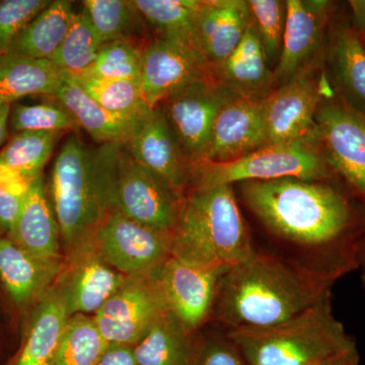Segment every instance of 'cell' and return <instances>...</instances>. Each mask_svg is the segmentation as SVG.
I'll return each mask as SVG.
<instances>
[{
    "mask_svg": "<svg viewBox=\"0 0 365 365\" xmlns=\"http://www.w3.org/2000/svg\"><path fill=\"white\" fill-rule=\"evenodd\" d=\"M245 204L283 256L336 282L360 266L365 218L331 181L287 177L240 184Z\"/></svg>",
    "mask_w": 365,
    "mask_h": 365,
    "instance_id": "cell-1",
    "label": "cell"
},
{
    "mask_svg": "<svg viewBox=\"0 0 365 365\" xmlns=\"http://www.w3.org/2000/svg\"><path fill=\"white\" fill-rule=\"evenodd\" d=\"M334 283L294 259L256 250L223 275L211 319L225 332L269 328L314 306Z\"/></svg>",
    "mask_w": 365,
    "mask_h": 365,
    "instance_id": "cell-2",
    "label": "cell"
},
{
    "mask_svg": "<svg viewBox=\"0 0 365 365\" xmlns=\"http://www.w3.org/2000/svg\"><path fill=\"white\" fill-rule=\"evenodd\" d=\"M122 146L116 143L88 145L73 134L57 153L46 187L67 254L91 242L116 210Z\"/></svg>",
    "mask_w": 365,
    "mask_h": 365,
    "instance_id": "cell-3",
    "label": "cell"
},
{
    "mask_svg": "<svg viewBox=\"0 0 365 365\" xmlns=\"http://www.w3.org/2000/svg\"><path fill=\"white\" fill-rule=\"evenodd\" d=\"M256 251L232 185L191 187L182 197L172 232V255L228 271Z\"/></svg>",
    "mask_w": 365,
    "mask_h": 365,
    "instance_id": "cell-4",
    "label": "cell"
},
{
    "mask_svg": "<svg viewBox=\"0 0 365 365\" xmlns=\"http://www.w3.org/2000/svg\"><path fill=\"white\" fill-rule=\"evenodd\" d=\"M332 294L294 318L256 330L230 331L228 338L250 365H309L357 348L334 316Z\"/></svg>",
    "mask_w": 365,
    "mask_h": 365,
    "instance_id": "cell-5",
    "label": "cell"
},
{
    "mask_svg": "<svg viewBox=\"0 0 365 365\" xmlns=\"http://www.w3.org/2000/svg\"><path fill=\"white\" fill-rule=\"evenodd\" d=\"M287 177L332 181L337 176L327 162L319 139L297 140L267 144L232 162L197 163L192 165L190 188Z\"/></svg>",
    "mask_w": 365,
    "mask_h": 365,
    "instance_id": "cell-6",
    "label": "cell"
},
{
    "mask_svg": "<svg viewBox=\"0 0 365 365\" xmlns=\"http://www.w3.org/2000/svg\"><path fill=\"white\" fill-rule=\"evenodd\" d=\"M322 61L297 72L278 86L263 102L266 145L297 140H318L316 115L322 101L334 93Z\"/></svg>",
    "mask_w": 365,
    "mask_h": 365,
    "instance_id": "cell-7",
    "label": "cell"
},
{
    "mask_svg": "<svg viewBox=\"0 0 365 365\" xmlns=\"http://www.w3.org/2000/svg\"><path fill=\"white\" fill-rule=\"evenodd\" d=\"M232 98L209 72L157 106L192 165L204 160L216 118Z\"/></svg>",
    "mask_w": 365,
    "mask_h": 365,
    "instance_id": "cell-8",
    "label": "cell"
},
{
    "mask_svg": "<svg viewBox=\"0 0 365 365\" xmlns=\"http://www.w3.org/2000/svg\"><path fill=\"white\" fill-rule=\"evenodd\" d=\"M91 242L111 267L126 276L158 272L172 256V234L146 227L117 209Z\"/></svg>",
    "mask_w": 365,
    "mask_h": 365,
    "instance_id": "cell-9",
    "label": "cell"
},
{
    "mask_svg": "<svg viewBox=\"0 0 365 365\" xmlns=\"http://www.w3.org/2000/svg\"><path fill=\"white\" fill-rule=\"evenodd\" d=\"M316 124L331 169L365 204V115L333 95L319 104Z\"/></svg>",
    "mask_w": 365,
    "mask_h": 365,
    "instance_id": "cell-10",
    "label": "cell"
},
{
    "mask_svg": "<svg viewBox=\"0 0 365 365\" xmlns=\"http://www.w3.org/2000/svg\"><path fill=\"white\" fill-rule=\"evenodd\" d=\"M160 271L129 276L123 287L95 314V323L109 344L135 345L169 311L158 278Z\"/></svg>",
    "mask_w": 365,
    "mask_h": 365,
    "instance_id": "cell-11",
    "label": "cell"
},
{
    "mask_svg": "<svg viewBox=\"0 0 365 365\" xmlns=\"http://www.w3.org/2000/svg\"><path fill=\"white\" fill-rule=\"evenodd\" d=\"M182 197L165 180L136 162L123 143L118 160L117 210L146 227L172 234Z\"/></svg>",
    "mask_w": 365,
    "mask_h": 365,
    "instance_id": "cell-12",
    "label": "cell"
},
{
    "mask_svg": "<svg viewBox=\"0 0 365 365\" xmlns=\"http://www.w3.org/2000/svg\"><path fill=\"white\" fill-rule=\"evenodd\" d=\"M227 271L202 267L170 256L158 273L170 313L190 333L211 319L223 275Z\"/></svg>",
    "mask_w": 365,
    "mask_h": 365,
    "instance_id": "cell-13",
    "label": "cell"
},
{
    "mask_svg": "<svg viewBox=\"0 0 365 365\" xmlns=\"http://www.w3.org/2000/svg\"><path fill=\"white\" fill-rule=\"evenodd\" d=\"M128 278L111 267L90 242L68 253L55 284L71 317L97 313Z\"/></svg>",
    "mask_w": 365,
    "mask_h": 365,
    "instance_id": "cell-14",
    "label": "cell"
},
{
    "mask_svg": "<svg viewBox=\"0 0 365 365\" xmlns=\"http://www.w3.org/2000/svg\"><path fill=\"white\" fill-rule=\"evenodd\" d=\"M332 7L333 2L325 0H287L282 51L274 68L277 86L324 60L326 29Z\"/></svg>",
    "mask_w": 365,
    "mask_h": 365,
    "instance_id": "cell-15",
    "label": "cell"
},
{
    "mask_svg": "<svg viewBox=\"0 0 365 365\" xmlns=\"http://www.w3.org/2000/svg\"><path fill=\"white\" fill-rule=\"evenodd\" d=\"M124 144L136 162L165 180L178 193L184 195L190 188L193 165L158 107L139 119Z\"/></svg>",
    "mask_w": 365,
    "mask_h": 365,
    "instance_id": "cell-16",
    "label": "cell"
},
{
    "mask_svg": "<svg viewBox=\"0 0 365 365\" xmlns=\"http://www.w3.org/2000/svg\"><path fill=\"white\" fill-rule=\"evenodd\" d=\"M208 73V64L191 46L157 38L144 46L139 83L151 108Z\"/></svg>",
    "mask_w": 365,
    "mask_h": 365,
    "instance_id": "cell-17",
    "label": "cell"
},
{
    "mask_svg": "<svg viewBox=\"0 0 365 365\" xmlns=\"http://www.w3.org/2000/svg\"><path fill=\"white\" fill-rule=\"evenodd\" d=\"M264 101L232 98L216 118L202 162L228 163L266 145Z\"/></svg>",
    "mask_w": 365,
    "mask_h": 365,
    "instance_id": "cell-18",
    "label": "cell"
},
{
    "mask_svg": "<svg viewBox=\"0 0 365 365\" xmlns=\"http://www.w3.org/2000/svg\"><path fill=\"white\" fill-rule=\"evenodd\" d=\"M251 23L245 0H201L193 47L208 66L222 63L235 51Z\"/></svg>",
    "mask_w": 365,
    "mask_h": 365,
    "instance_id": "cell-19",
    "label": "cell"
},
{
    "mask_svg": "<svg viewBox=\"0 0 365 365\" xmlns=\"http://www.w3.org/2000/svg\"><path fill=\"white\" fill-rule=\"evenodd\" d=\"M209 72L235 98L264 101L277 88L275 74L269 66L252 19L235 51L222 63L209 67Z\"/></svg>",
    "mask_w": 365,
    "mask_h": 365,
    "instance_id": "cell-20",
    "label": "cell"
},
{
    "mask_svg": "<svg viewBox=\"0 0 365 365\" xmlns=\"http://www.w3.org/2000/svg\"><path fill=\"white\" fill-rule=\"evenodd\" d=\"M324 62L334 96L365 115V45L351 25L340 24L331 30Z\"/></svg>",
    "mask_w": 365,
    "mask_h": 365,
    "instance_id": "cell-21",
    "label": "cell"
},
{
    "mask_svg": "<svg viewBox=\"0 0 365 365\" xmlns=\"http://www.w3.org/2000/svg\"><path fill=\"white\" fill-rule=\"evenodd\" d=\"M9 235L18 246L34 257L43 260H64L58 223L43 176L31 184Z\"/></svg>",
    "mask_w": 365,
    "mask_h": 365,
    "instance_id": "cell-22",
    "label": "cell"
},
{
    "mask_svg": "<svg viewBox=\"0 0 365 365\" xmlns=\"http://www.w3.org/2000/svg\"><path fill=\"white\" fill-rule=\"evenodd\" d=\"M63 261L37 258L13 240L0 237V277L18 306L43 297L56 282Z\"/></svg>",
    "mask_w": 365,
    "mask_h": 365,
    "instance_id": "cell-23",
    "label": "cell"
},
{
    "mask_svg": "<svg viewBox=\"0 0 365 365\" xmlns=\"http://www.w3.org/2000/svg\"><path fill=\"white\" fill-rule=\"evenodd\" d=\"M50 98L63 106L76 119L79 128L86 131L98 144L126 143L137 122L143 116L124 117L108 112L64 72L61 85Z\"/></svg>",
    "mask_w": 365,
    "mask_h": 365,
    "instance_id": "cell-24",
    "label": "cell"
},
{
    "mask_svg": "<svg viewBox=\"0 0 365 365\" xmlns=\"http://www.w3.org/2000/svg\"><path fill=\"white\" fill-rule=\"evenodd\" d=\"M71 316L57 285L53 284L36 309L30 331L11 365H50Z\"/></svg>",
    "mask_w": 365,
    "mask_h": 365,
    "instance_id": "cell-25",
    "label": "cell"
},
{
    "mask_svg": "<svg viewBox=\"0 0 365 365\" xmlns=\"http://www.w3.org/2000/svg\"><path fill=\"white\" fill-rule=\"evenodd\" d=\"M63 72L51 60L0 55V105H13L29 96L52 97Z\"/></svg>",
    "mask_w": 365,
    "mask_h": 365,
    "instance_id": "cell-26",
    "label": "cell"
},
{
    "mask_svg": "<svg viewBox=\"0 0 365 365\" xmlns=\"http://www.w3.org/2000/svg\"><path fill=\"white\" fill-rule=\"evenodd\" d=\"M76 16L73 2L51 0L49 6L16 36L7 53L29 58L51 60L66 39Z\"/></svg>",
    "mask_w": 365,
    "mask_h": 365,
    "instance_id": "cell-27",
    "label": "cell"
},
{
    "mask_svg": "<svg viewBox=\"0 0 365 365\" xmlns=\"http://www.w3.org/2000/svg\"><path fill=\"white\" fill-rule=\"evenodd\" d=\"M103 45L123 42L144 47L148 26L132 0H85L81 9Z\"/></svg>",
    "mask_w": 365,
    "mask_h": 365,
    "instance_id": "cell-28",
    "label": "cell"
},
{
    "mask_svg": "<svg viewBox=\"0 0 365 365\" xmlns=\"http://www.w3.org/2000/svg\"><path fill=\"white\" fill-rule=\"evenodd\" d=\"M195 334L165 312L133 346L134 355L140 365H187Z\"/></svg>",
    "mask_w": 365,
    "mask_h": 365,
    "instance_id": "cell-29",
    "label": "cell"
},
{
    "mask_svg": "<svg viewBox=\"0 0 365 365\" xmlns=\"http://www.w3.org/2000/svg\"><path fill=\"white\" fill-rule=\"evenodd\" d=\"M132 1L143 16L148 29L155 34V38L193 47L194 28L201 0Z\"/></svg>",
    "mask_w": 365,
    "mask_h": 365,
    "instance_id": "cell-30",
    "label": "cell"
},
{
    "mask_svg": "<svg viewBox=\"0 0 365 365\" xmlns=\"http://www.w3.org/2000/svg\"><path fill=\"white\" fill-rule=\"evenodd\" d=\"M63 132L25 131L14 134L0 150V163L16 170L26 181L42 177L46 163Z\"/></svg>",
    "mask_w": 365,
    "mask_h": 365,
    "instance_id": "cell-31",
    "label": "cell"
},
{
    "mask_svg": "<svg viewBox=\"0 0 365 365\" xmlns=\"http://www.w3.org/2000/svg\"><path fill=\"white\" fill-rule=\"evenodd\" d=\"M71 76L88 97L108 112L119 116L138 118L150 111L138 81Z\"/></svg>",
    "mask_w": 365,
    "mask_h": 365,
    "instance_id": "cell-32",
    "label": "cell"
},
{
    "mask_svg": "<svg viewBox=\"0 0 365 365\" xmlns=\"http://www.w3.org/2000/svg\"><path fill=\"white\" fill-rule=\"evenodd\" d=\"M109 343L98 330L93 317L78 314L67 322L50 365H97Z\"/></svg>",
    "mask_w": 365,
    "mask_h": 365,
    "instance_id": "cell-33",
    "label": "cell"
},
{
    "mask_svg": "<svg viewBox=\"0 0 365 365\" xmlns=\"http://www.w3.org/2000/svg\"><path fill=\"white\" fill-rule=\"evenodd\" d=\"M102 46L85 14L79 11L51 61L64 73L81 76L93 66Z\"/></svg>",
    "mask_w": 365,
    "mask_h": 365,
    "instance_id": "cell-34",
    "label": "cell"
},
{
    "mask_svg": "<svg viewBox=\"0 0 365 365\" xmlns=\"http://www.w3.org/2000/svg\"><path fill=\"white\" fill-rule=\"evenodd\" d=\"M9 133L14 135L25 131L66 133L78 130L79 127L71 113L53 101L32 105L14 103L9 114Z\"/></svg>",
    "mask_w": 365,
    "mask_h": 365,
    "instance_id": "cell-35",
    "label": "cell"
},
{
    "mask_svg": "<svg viewBox=\"0 0 365 365\" xmlns=\"http://www.w3.org/2000/svg\"><path fill=\"white\" fill-rule=\"evenodd\" d=\"M250 14L265 51L269 66L275 68L279 61L287 23V1L248 0Z\"/></svg>",
    "mask_w": 365,
    "mask_h": 365,
    "instance_id": "cell-36",
    "label": "cell"
},
{
    "mask_svg": "<svg viewBox=\"0 0 365 365\" xmlns=\"http://www.w3.org/2000/svg\"><path fill=\"white\" fill-rule=\"evenodd\" d=\"M143 48L123 41L107 43L101 47L93 66L76 76L139 81Z\"/></svg>",
    "mask_w": 365,
    "mask_h": 365,
    "instance_id": "cell-37",
    "label": "cell"
},
{
    "mask_svg": "<svg viewBox=\"0 0 365 365\" xmlns=\"http://www.w3.org/2000/svg\"><path fill=\"white\" fill-rule=\"evenodd\" d=\"M187 365H250L227 333L195 334Z\"/></svg>",
    "mask_w": 365,
    "mask_h": 365,
    "instance_id": "cell-38",
    "label": "cell"
},
{
    "mask_svg": "<svg viewBox=\"0 0 365 365\" xmlns=\"http://www.w3.org/2000/svg\"><path fill=\"white\" fill-rule=\"evenodd\" d=\"M51 0H0V55L9 52L11 43Z\"/></svg>",
    "mask_w": 365,
    "mask_h": 365,
    "instance_id": "cell-39",
    "label": "cell"
},
{
    "mask_svg": "<svg viewBox=\"0 0 365 365\" xmlns=\"http://www.w3.org/2000/svg\"><path fill=\"white\" fill-rule=\"evenodd\" d=\"M24 198L13 195L9 192L0 188V227L7 230L11 234L14 223L20 215Z\"/></svg>",
    "mask_w": 365,
    "mask_h": 365,
    "instance_id": "cell-40",
    "label": "cell"
},
{
    "mask_svg": "<svg viewBox=\"0 0 365 365\" xmlns=\"http://www.w3.org/2000/svg\"><path fill=\"white\" fill-rule=\"evenodd\" d=\"M31 184L32 182L26 181L16 170L0 163V188L13 195L24 198L28 193Z\"/></svg>",
    "mask_w": 365,
    "mask_h": 365,
    "instance_id": "cell-41",
    "label": "cell"
},
{
    "mask_svg": "<svg viewBox=\"0 0 365 365\" xmlns=\"http://www.w3.org/2000/svg\"><path fill=\"white\" fill-rule=\"evenodd\" d=\"M97 365H140L134 355L133 346L109 344Z\"/></svg>",
    "mask_w": 365,
    "mask_h": 365,
    "instance_id": "cell-42",
    "label": "cell"
},
{
    "mask_svg": "<svg viewBox=\"0 0 365 365\" xmlns=\"http://www.w3.org/2000/svg\"><path fill=\"white\" fill-rule=\"evenodd\" d=\"M309 365H359V352L357 348L348 351L331 355Z\"/></svg>",
    "mask_w": 365,
    "mask_h": 365,
    "instance_id": "cell-43",
    "label": "cell"
},
{
    "mask_svg": "<svg viewBox=\"0 0 365 365\" xmlns=\"http://www.w3.org/2000/svg\"><path fill=\"white\" fill-rule=\"evenodd\" d=\"M348 4L351 9V26L362 40L365 37V0H350Z\"/></svg>",
    "mask_w": 365,
    "mask_h": 365,
    "instance_id": "cell-44",
    "label": "cell"
},
{
    "mask_svg": "<svg viewBox=\"0 0 365 365\" xmlns=\"http://www.w3.org/2000/svg\"><path fill=\"white\" fill-rule=\"evenodd\" d=\"M11 105H0V148L6 143L9 135V114Z\"/></svg>",
    "mask_w": 365,
    "mask_h": 365,
    "instance_id": "cell-45",
    "label": "cell"
},
{
    "mask_svg": "<svg viewBox=\"0 0 365 365\" xmlns=\"http://www.w3.org/2000/svg\"><path fill=\"white\" fill-rule=\"evenodd\" d=\"M359 267L362 268V283H364V287L365 289V251L364 252V254H362L361 256V260H360V266Z\"/></svg>",
    "mask_w": 365,
    "mask_h": 365,
    "instance_id": "cell-46",
    "label": "cell"
},
{
    "mask_svg": "<svg viewBox=\"0 0 365 365\" xmlns=\"http://www.w3.org/2000/svg\"><path fill=\"white\" fill-rule=\"evenodd\" d=\"M365 251V240H364V252ZM364 254V253H362Z\"/></svg>",
    "mask_w": 365,
    "mask_h": 365,
    "instance_id": "cell-47",
    "label": "cell"
}]
</instances>
